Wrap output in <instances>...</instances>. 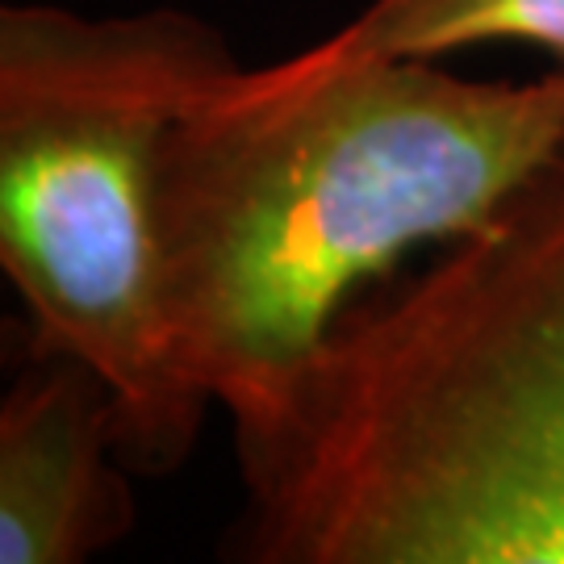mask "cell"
I'll list each match as a JSON object with an SVG mask.
<instances>
[{"label":"cell","instance_id":"7a4b0ae2","mask_svg":"<svg viewBox=\"0 0 564 564\" xmlns=\"http://www.w3.org/2000/svg\"><path fill=\"white\" fill-rule=\"evenodd\" d=\"M242 564H564V151L235 435Z\"/></svg>","mask_w":564,"mask_h":564},{"label":"cell","instance_id":"5b68a950","mask_svg":"<svg viewBox=\"0 0 564 564\" xmlns=\"http://www.w3.org/2000/svg\"><path fill=\"white\" fill-rule=\"evenodd\" d=\"M468 46H527L564 67V0H364L343 25L281 63L323 67L360 55L447 59Z\"/></svg>","mask_w":564,"mask_h":564},{"label":"cell","instance_id":"3957f363","mask_svg":"<svg viewBox=\"0 0 564 564\" xmlns=\"http://www.w3.org/2000/svg\"><path fill=\"white\" fill-rule=\"evenodd\" d=\"M235 67L223 30L176 4L0 9V268L30 351L109 384L139 477L176 473L214 414L184 384L163 314L160 155Z\"/></svg>","mask_w":564,"mask_h":564},{"label":"cell","instance_id":"6da1fadb","mask_svg":"<svg viewBox=\"0 0 564 564\" xmlns=\"http://www.w3.org/2000/svg\"><path fill=\"white\" fill-rule=\"evenodd\" d=\"M564 151V67L426 55L235 67L160 155L163 314L184 384L260 431L347 310L481 230Z\"/></svg>","mask_w":564,"mask_h":564},{"label":"cell","instance_id":"277c9868","mask_svg":"<svg viewBox=\"0 0 564 564\" xmlns=\"http://www.w3.org/2000/svg\"><path fill=\"white\" fill-rule=\"evenodd\" d=\"M109 384L72 356L30 351L0 398V564H84L134 531Z\"/></svg>","mask_w":564,"mask_h":564}]
</instances>
